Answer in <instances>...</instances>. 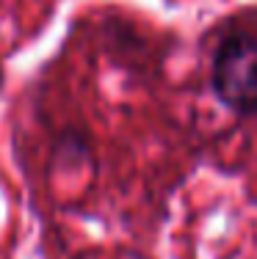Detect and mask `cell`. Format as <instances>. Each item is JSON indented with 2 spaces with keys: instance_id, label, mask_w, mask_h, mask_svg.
Instances as JSON below:
<instances>
[{
  "instance_id": "cell-2",
  "label": "cell",
  "mask_w": 257,
  "mask_h": 259,
  "mask_svg": "<svg viewBox=\"0 0 257 259\" xmlns=\"http://www.w3.org/2000/svg\"><path fill=\"white\" fill-rule=\"evenodd\" d=\"M0 77H3V75H0Z\"/></svg>"
},
{
  "instance_id": "cell-1",
  "label": "cell",
  "mask_w": 257,
  "mask_h": 259,
  "mask_svg": "<svg viewBox=\"0 0 257 259\" xmlns=\"http://www.w3.org/2000/svg\"><path fill=\"white\" fill-rule=\"evenodd\" d=\"M213 89L218 100L238 113L257 110V41L230 36L213 58Z\"/></svg>"
}]
</instances>
